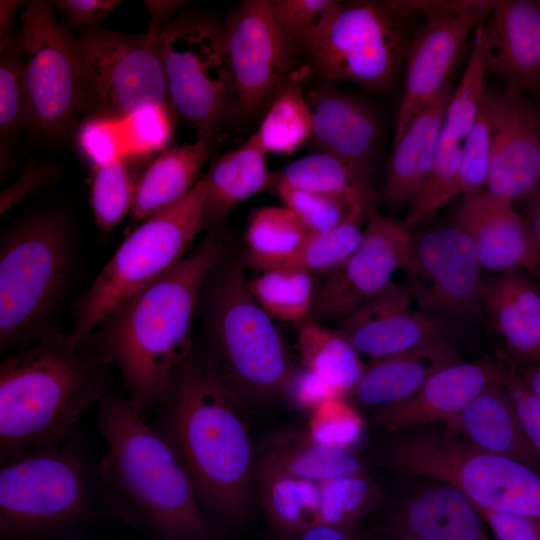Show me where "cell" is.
Instances as JSON below:
<instances>
[{"instance_id":"cell-1","label":"cell","mask_w":540,"mask_h":540,"mask_svg":"<svg viewBox=\"0 0 540 540\" xmlns=\"http://www.w3.org/2000/svg\"><path fill=\"white\" fill-rule=\"evenodd\" d=\"M225 252L218 227L169 271L114 310L86 348L120 371L126 397L144 417L154 412L192 353V321L206 280Z\"/></svg>"},{"instance_id":"cell-2","label":"cell","mask_w":540,"mask_h":540,"mask_svg":"<svg viewBox=\"0 0 540 540\" xmlns=\"http://www.w3.org/2000/svg\"><path fill=\"white\" fill-rule=\"evenodd\" d=\"M153 413L151 424L176 453L204 511L216 522L243 525L256 468L248 408L191 353Z\"/></svg>"},{"instance_id":"cell-3","label":"cell","mask_w":540,"mask_h":540,"mask_svg":"<svg viewBox=\"0 0 540 540\" xmlns=\"http://www.w3.org/2000/svg\"><path fill=\"white\" fill-rule=\"evenodd\" d=\"M98 406L107 450L95 480L108 509L155 540H221V525L204 511L176 453L146 417L111 392Z\"/></svg>"},{"instance_id":"cell-4","label":"cell","mask_w":540,"mask_h":540,"mask_svg":"<svg viewBox=\"0 0 540 540\" xmlns=\"http://www.w3.org/2000/svg\"><path fill=\"white\" fill-rule=\"evenodd\" d=\"M108 365L69 334L50 330L0 364V462L60 446L108 391Z\"/></svg>"},{"instance_id":"cell-5","label":"cell","mask_w":540,"mask_h":540,"mask_svg":"<svg viewBox=\"0 0 540 540\" xmlns=\"http://www.w3.org/2000/svg\"><path fill=\"white\" fill-rule=\"evenodd\" d=\"M241 259L225 252L209 274L198 309L204 325L202 362L247 408L288 389V351L273 318L253 298Z\"/></svg>"},{"instance_id":"cell-6","label":"cell","mask_w":540,"mask_h":540,"mask_svg":"<svg viewBox=\"0 0 540 540\" xmlns=\"http://www.w3.org/2000/svg\"><path fill=\"white\" fill-rule=\"evenodd\" d=\"M205 196L203 177L183 198L149 216L130 232L76 301L72 329L68 333L73 343L83 346L123 302L184 257L202 231Z\"/></svg>"},{"instance_id":"cell-7","label":"cell","mask_w":540,"mask_h":540,"mask_svg":"<svg viewBox=\"0 0 540 540\" xmlns=\"http://www.w3.org/2000/svg\"><path fill=\"white\" fill-rule=\"evenodd\" d=\"M70 270V238L60 216L42 214L5 233L0 250L1 352L26 347L50 331L46 324Z\"/></svg>"},{"instance_id":"cell-8","label":"cell","mask_w":540,"mask_h":540,"mask_svg":"<svg viewBox=\"0 0 540 540\" xmlns=\"http://www.w3.org/2000/svg\"><path fill=\"white\" fill-rule=\"evenodd\" d=\"M382 457L398 471L458 488L476 506L540 522V473L515 459L481 450L448 428L398 437Z\"/></svg>"},{"instance_id":"cell-9","label":"cell","mask_w":540,"mask_h":540,"mask_svg":"<svg viewBox=\"0 0 540 540\" xmlns=\"http://www.w3.org/2000/svg\"><path fill=\"white\" fill-rule=\"evenodd\" d=\"M96 480L69 442L30 450L1 462L2 540H30L80 523L89 513Z\"/></svg>"},{"instance_id":"cell-10","label":"cell","mask_w":540,"mask_h":540,"mask_svg":"<svg viewBox=\"0 0 540 540\" xmlns=\"http://www.w3.org/2000/svg\"><path fill=\"white\" fill-rule=\"evenodd\" d=\"M402 19L382 3H339L301 50L319 78L389 91L411 43Z\"/></svg>"},{"instance_id":"cell-11","label":"cell","mask_w":540,"mask_h":540,"mask_svg":"<svg viewBox=\"0 0 540 540\" xmlns=\"http://www.w3.org/2000/svg\"><path fill=\"white\" fill-rule=\"evenodd\" d=\"M50 2H26L20 15L28 127L56 134L87 105L77 36L61 25Z\"/></svg>"},{"instance_id":"cell-12","label":"cell","mask_w":540,"mask_h":540,"mask_svg":"<svg viewBox=\"0 0 540 540\" xmlns=\"http://www.w3.org/2000/svg\"><path fill=\"white\" fill-rule=\"evenodd\" d=\"M95 115L126 120L137 110L164 105L167 79L160 35H131L91 27L77 36Z\"/></svg>"},{"instance_id":"cell-13","label":"cell","mask_w":540,"mask_h":540,"mask_svg":"<svg viewBox=\"0 0 540 540\" xmlns=\"http://www.w3.org/2000/svg\"><path fill=\"white\" fill-rule=\"evenodd\" d=\"M160 41L173 108L198 135L214 136L233 97L223 27L204 19L175 21Z\"/></svg>"},{"instance_id":"cell-14","label":"cell","mask_w":540,"mask_h":540,"mask_svg":"<svg viewBox=\"0 0 540 540\" xmlns=\"http://www.w3.org/2000/svg\"><path fill=\"white\" fill-rule=\"evenodd\" d=\"M496 2L383 1L388 10L403 19L420 13L426 20L408 49L394 142L416 113L449 82V74L466 38L473 28L489 16Z\"/></svg>"},{"instance_id":"cell-15","label":"cell","mask_w":540,"mask_h":540,"mask_svg":"<svg viewBox=\"0 0 540 540\" xmlns=\"http://www.w3.org/2000/svg\"><path fill=\"white\" fill-rule=\"evenodd\" d=\"M255 487L274 533L315 526L356 531L380 500L379 489L368 474L312 480L255 468Z\"/></svg>"},{"instance_id":"cell-16","label":"cell","mask_w":540,"mask_h":540,"mask_svg":"<svg viewBox=\"0 0 540 540\" xmlns=\"http://www.w3.org/2000/svg\"><path fill=\"white\" fill-rule=\"evenodd\" d=\"M403 271L412 300L429 316L455 327L482 308V267L471 239L454 224L415 237Z\"/></svg>"},{"instance_id":"cell-17","label":"cell","mask_w":540,"mask_h":540,"mask_svg":"<svg viewBox=\"0 0 540 540\" xmlns=\"http://www.w3.org/2000/svg\"><path fill=\"white\" fill-rule=\"evenodd\" d=\"M414 240L403 221L368 206L359 244L325 275L309 320L338 322L387 290L394 272L407 265Z\"/></svg>"},{"instance_id":"cell-18","label":"cell","mask_w":540,"mask_h":540,"mask_svg":"<svg viewBox=\"0 0 540 540\" xmlns=\"http://www.w3.org/2000/svg\"><path fill=\"white\" fill-rule=\"evenodd\" d=\"M223 31L237 110L251 115L294 74L298 49L279 28L265 0L242 2L226 18Z\"/></svg>"},{"instance_id":"cell-19","label":"cell","mask_w":540,"mask_h":540,"mask_svg":"<svg viewBox=\"0 0 540 540\" xmlns=\"http://www.w3.org/2000/svg\"><path fill=\"white\" fill-rule=\"evenodd\" d=\"M492 145L485 189L512 202L540 185V121L522 91L492 95Z\"/></svg>"},{"instance_id":"cell-20","label":"cell","mask_w":540,"mask_h":540,"mask_svg":"<svg viewBox=\"0 0 540 540\" xmlns=\"http://www.w3.org/2000/svg\"><path fill=\"white\" fill-rule=\"evenodd\" d=\"M404 285L392 284L337 323V329L360 355L373 359L412 350L430 341L449 338L454 326L410 308Z\"/></svg>"},{"instance_id":"cell-21","label":"cell","mask_w":540,"mask_h":540,"mask_svg":"<svg viewBox=\"0 0 540 540\" xmlns=\"http://www.w3.org/2000/svg\"><path fill=\"white\" fill-rule=\"evenodd\" d=\"M453 224L471 239L482 269L534 273L539 265L528 228L513 202L486 189L463 196Z\"/></svg>"},{"instance_id":"cell-22","label":"cell","mask_w":540,"mask_h":540,"mask_svg":"<svg viewBox=\"0 0 540 540\" xmlns=\"http://www.w3.org/2000/svg\"><path fill=\"white\" fill-rule=\"evenodd\" d=\"M506 371L489 361L455 362L435 372L409 398L376 408L373 421L390 432L446 421L490 386L502 381Z\"/></svg>"},{"instance_id":"cell-23","label":"cell","mask_w":540,"mask_h":540,"mask_svg":"<svg viewBox=\"0 0 540 540\" xmlns=\"http://www.w3.org/2000/svg\"><path fill=\"white\" fill-rule=\"evenodd\" d=\"M489 71L504 89L522 91L540 83V5L499 0L481 22Z\"/></svg>"},{"instance_id":"cell-24","label":"cell","mask_w":540,"mask_h":540,"mask_svg":"<svg viewBox=\"0 0 540 540\" xmlns=\"http://www.w3.org/2000/svg\"><path fill=\"white\" fill-rule=\"evenodd\" d=\"M306 98L313 118L310 140L316 152L336 156L370 177L380 143L373 110L360 99L332 88H319Z\"/></svg>"},{"instance_id":"cell-25","label":"cell","mask_w":540,"mask_h":540,"mask_svg":"<svg viewBox=\"0 0 540 540\" xmlns=\"http://www.w3.org/2000/svg\"><path fill=\"white\" fill-rule=\"evenodd\" d=\"M379 533L420 540H491L470 499L445 483L400 504L380 526Z\"/></svg>"},{"instance_id":"cell-26","label":"cell","mask_w":540,"mask_h":540,"mask_svg":"<svg viewBox=\"0 0 540 540\" xmlns=\"http://www.w3.org/2000/svg\"><path fill=\"white\" fill-rule=\"evenodd\" d=\"M451 93L448 82L416 113L399 139L394 142L384 189L386 201L394 210L411 204L433 169Z\"/></svg>"},{"instance_id":"cell-27","label":"cell","mask_w":540,"mask_h":540,"mask_svg":"<svg viewBox=\"0 0 540 540\" xmlns=\"http://www.w3.org/2000/svg\"><path fill=\"white\" fill-rule=\"evenodd\" d=\"M481 305L492 327L517 358L540 363V284L524 270L483 280Z\"/></svg>"},{"instance_id":"cell-28","label":"cell","mask_w":540,"mask_h":540,"mask_svg":"<svg viewBox=\"0 0 540 540\" xmlns=\"http://www.w3.org/2000/svg\"><path fill=\"white\" fill-rule=\"evenodd\" d=\"M503 380L446 420L447 428L481 450L515 459L540 473V457Z\"/></svg>"},{"instance_id":"cell-29","label":"cell","mask_w":540,"mask_h":540,"mask_svg":"<svg viewBox=\"0 0 540 540\" xmlns=\"http://www.w3.org/2000/svg\"><path fill=\"white\" fill-rule=\"evenodd\" d=\"M449 338L422 344L399 354L370 360L351 392L360 403L376 408L414 395L441 368L458 362Z\"/></svg>"},{"instance_id":"cell-30","label":"cell","mask_w":540,"mask_h":540,"mask_svg":"<svg viewBox=\"0 0 540 540\" xmlns=\"http://www.w3.org/2000/svg\"><path fill=\"white\" fill-rule=\"evenodd\" d=\"M256 468L312 480L367 474V467L351 446L331 445L307 432H278L256 448Z\"/></svg>"},{"instance_id":"cell-31","label":"cell","mask_w":540,"mask_h":540,"mask_svg":"<svg viewBox=\"0 0 540 540\" xmlns=\"http://www.w3.org/2000/svg\"><path fill=\"white\" fill-rule=\"evenodd\" d=\"M213 142L212 135H198L194 143L165 149L149 164L136 181L130 210L134 224L174 204L190 191Z\"/></svg>"},{"instance_id":"cell-32","label":"cell","mask_w":540,"mask_h":540,"mask_svg":"<svg viewBox=\"0 0 540 540\" xmlns=\"http://www.w3.org/2000/svg\"><path fill=\"white\" fill-rule=\"evenodd\" d=\"M265 153L252 137L241 147L222 155L204 176L206 196L202 230L218 227L236 206L272 188L273 173Z\"/></svg>"},{"instance_id":"cell-33","label":"cell","mask_w":540,"mask_h":540,"mask_svg":"<svg viewBox=\"0 0 540 540\" xmlns=\"http://www.w3.org/2000/svg\"><path fill=\"white\" fill-rule=\"evenodd\" d=\"M276 184L336 197L350 206L372 205L370 177L325 152L305 155L273 173L272 187Z\"/></svg>"},{"instance_id":"cell-34","label":"cell","mask_w":540,"mask_h":540,"mask_svg":"<svg viewBox=\"0 0 540 540\" xmlns=\"http://www.w3.org/2000/svg\"><path fill=\"white\" fill-rule=\"evenodd\" d=\"M297 349L305 368L344 395L353 391L366 368L359 352L337 328H327L312 320L302 324Z\"/></svg>"},{"instance_id":"cell-35","label":"cell","mask_w":540,"mask_h":540,"mask_svg":"<svg viewBox=\"0 0 540 540\" xmlns=\"http://www.w3.org/2000/svg\"><path fill=\"white\" fill-rule=\"evenodd\" d=\"M310 234L286 206L257 208L250 215L245 233L248 249L241 262L257 272L271 268L293 254Z\"/></svg>"},{"instance_id":"cell-36","label":"cell","mask_w":540,"mask_h":540,"mask_svg":"<svg viewBox=\"0 0 540 540\" xmlns=\"http://www.w3.org/2000/svg\"><path fill=\"white\" fill-rule=\"evenodd\" d=\"M312 129V112L294 73L272 99L251 137L265 154L289 155L311 138Z\"/></svg>"},{"instance_id":"cell-37","label":"cell","mask_w":540,"mask_h":540,"mask_svg":"<svg viewBox=\"0 0 540 540\" xmlns=\"http://www.w3.org/2000/svg\"><path fill=\"white\" fill-rule=\"evenodd\" d=\"M315 276L295 269L271 268L260 271L247 284L253 298L272 318L299 323L310 319L320 287Z\"/></svg>"},{"instance_id":"cell-38","label":"cell","mask_w":540,"mask_h":540,"mask_svg":"<svg viewBox=\"0 0 540 540\" xmlns=\"http://www.w3.org/2000/svg\"><path fill=\"white\" fill-rule=\"evenodd\" d=\"M366 209L364 206L353 207L335 228L325 233L310 234L293 254L271 268H288L314 275H327L359 244Z\"/></svg>"},{"instance_id":"cell-39","label":"cell","mask_w":540,"mask_h":540,"mask_svg":"<svg viewBox=\"0 0 540 540\" xmlns=\"http://www.w3.org/2000/svg\"><path fill=\"white\" fill-rule=\"evenodd\" d=\"M488 56L481 25L474 33L471 54L465 71L451 93L443 123L442 140L463 143L477 117L487 88Z\"/></svg>"},{"instance_id":"cell-40","label":"cell","mask_w":540,"mask_h":540,"mask_svg":"<svg viewBox=\"0 0 540 540\" xmlns=\"http://www.w3.org/2000/svg\"><path fill=\"white\" fill-rule=\"evenodd\" d=\"M24 45L20 33L0 38V132L1 158L7 141L28 127L24 89Z\"/></svg>"},{"instance_id":"cell-41","label":"cell","mask_w":540,"mask_h":540,"mask_svg":"<svg viewBox=\"0 0 540 540\" xmlns=\"http://www.w3.org/2000/svg\"><path fill=\"white\" fill-rule=\"evenodd\" d=\"M492 95L486 88L474 124L462 146L457 176L444 194L440 208L458 195L485 188L492 145Z\"/></svg>"},{"instance_id":"cell-42","label":"cell","mask_w":540,"mask_h":540,"mask_svg":"<svg viewBox=\"0 0 540 540\" xmlns=\"http://www.w3.org/2000/svg\"><path fill=\"white\" fill-rule=\"evenodd\" d=\"M135 185L124 155L94 168L90 200L95 224L100 230H113L130 212Z\"/></svg>"},{"instance_id":"cell-43","label":"cell","mask_w":540,"mask_h":540,"mask_svg":"<svg viewBox=\"0 0 540 540\" xmlns=\"http://www.w3.org/2000/svg\"><path fill=\"white\" fill-rule=\"evenodd\" d=\"M284 206L289 208L311 234L325 233L339 225L355 206L345 201L311 191L276 184Z\"/></svg>"},{"instance_id":"cell-44","label":"cell","mask_w":540,"mask_h":540,"mask_svg":"<svg viewBox=\"0 0 540 540\" xmlns=\"http://www.w3.org/2000/svg\"><path fill=\"white\" fill-rule=\"evenodd\" d=\"M334 0H272V16L288 39L301 50L339 4Z\"/></svg>"},{"instance_id":"cell-45","label":"cell","mask_w":540,"mask_h":540,"mask_svg":"<svg viewBox=\"0 0 540 540\" xmlns=\"http://www.w3.org/2000/svg\"><path fill=\"white\" fill-rule=\"evenodd\" d=\"M361 430V421L343 397L330 398L313 409L307 433L331 445L351 446Z\"/></svg>"},{"instance_id":"cell-46","label":"cell","mask_w":540,"mask_h":540,"mask_svg":"<svg viewBox=\"0 0 540 540\" xmlns=\"http://www.w3.org/2000/svg\"><path fill=\"white\" fill-rule=\"evenodd\" d=\"M130 150L147 154L165 148L172 135V124L164 105L143 107L126 120Z\"/></svg>"},{"instance_id":"cell-47","label":"cell","mask_w":540,"mask_h":540,"mask_svg":"<svg viewBox=\"0 0 540 540\" xmlns=\"http://www.w3.org/2000/svg\"><path fill=\"white\" fill-rule=\"evenodd\" d=\"M116 122L94 115L78 131L79 148L94 168L123 156L121 134Z\"/></svg>"},{"instance_id":"cell-48","label":"cell","mask_w":540,"mask_h":540,"mask_svg":"<svg viewBox=\"0 0 540 540\" xmlns=\"http://www.w3.org/2000/svg\"><path fill=\"white\" fill-rule=\"evenodd\" d=\"M503 382L515 404L525 432L540 457V399L513 369H507Z\"/></svg>"},{"instance_id":"cell-49","label":"cell","mask_w":540,"mask_h":540,"mask_svg":"<svg viewBox=\"0 0 540 540\" xmlns=\"http://www.w3.org/2000/svg\"><path fill=\"white\" fill-rule=\"evenodd\" d=\"M474 506L489 525L496 540H540L539 521L519 514Z\"/></svg>"},{"instance_id":"cell-50","label":"cell","mask_w":540,"mask_h":540,"mask_svg":"<svg viewBox=\"0 0 540 540\" xmlns=\"http://www.w3.org/2000/svg\"><path fill=\"white\" fill-rule=\"evenodd\" d=\"M288 389H291L297 403L312 410L325 400L344 395L324 378L305 367L291 376Z\"/></svg>"},{"instance_id":"cell-51","label":"cell","mask_w":540,"mask_h":540,"mask_svg":"<svg viewBox=\"0 0 540 540\" xmlns=\"http://www.w3.org/2000/svg\"><path fill=\"white\" fill-rule=\"evenodd\" d=\"M61 10L66 20L79 28H91L121 2L116 0H57L50 2Z\"/></svg>"},{"instance_id":"cell-52","label":"cell","mask_w":540,"mask_h":540,"mask_svg":"<svg viewBox=\"0 0 540 540\" xmlns=\"http://www.w3.org/2000/svg\"><path fill=\"white\" fill-rule=\"evenodd\" d=\"M54 174L53 166L48 163H35L27 167L11 186L2 191L1 215L20 199L51 181Z\"/></svg>"},{"instance_id":"cell-53","label":"cell","mask_w":540,"mask_h":540,"mask_svg":"<svg viewBox=\"0 0 540 540\" xmlns=\"http://www.w3.org/2000/svg\"><path fill=\"white\" fill-rule=\"evenodd\" d=\"M273 540H361L355 531L332 526H315L291 533H274Z\"/></svg>"},{"instance_id":"cell-54","label":"cell","mask_w":540,"mask_h":540,"mask_svg":"<svg viewBox=\"0 0 540 540\" xmlns=\"http://www.w3.org/2000/svg\"><path fill=\"white\" fill-rule=\"evenodd\" d=\"M521 213L528 228L540 271V185L524 200Z\"/></svg>"},{"instance_id":"cell-55","label":"cell","mask_w":540,"mask_h":540,"mask_svg":"<svg viewBox=\"0 0 540 540\" xmlns=\"http://www.w3.org/2000/svg\"><path fill=\"white\" fill-rule=\"evenodd\" d=\"M149 14L150 23L148 33L159 36L169 17L182 5L181 1H144Z\"/></svg>"},{"instance_id":"cell-56","label":"cell","mask_w":540,"mask_h":540,"mask_svg":"<svg viewBox=\"0 0 540 540\" xmlns=\"http://www.w3.org/2000/svg\"><path fill=\"white\" fill-rule=\"evenodd\" d=\"M22 1L18 0H1L0 1V38L11 33V25L14 20L15 13L22 5Z\"/></svg>"},{"instance_id":"cell-57","label":"cell","mask_w":540,"mask_h":540,"mask_svg":"<svg viewBox=\"0 0 540 540\" xmlns=\"http://www.w3.org/2000/svg\"><path fill=\"white\" fill-rule=\"evenodd\" d=\"M519 375L531 391L540 399V363L527 364L520 369Z\"/></svg>"},{"instance_id":"cell-58","label":"cell","mask_w":540,"mask_h":540,"mask_svg":"<svg viewBox=\"0 0 540 540\" xmlns=\"http://www.w3.org/2000/svg\"><path fill=\"white\" fill-rule=\"evenodd\" d=\"M379 540H420V539L407 536V535H382L381 539Z\"/></svg>"},{"instance_id":"cell-59","label":"cell","mask_w":540,"mask_h":540,"mask_svg":"<svg viewBox=\"0 0 540 540\" xmlns=\"http://www.w3.org/2000/svg\"><path fill=\"white\" fill-rule=\"evenodd\" d=\"M535 276L536 281L540 284V271H536L533 273Z\"/></svg>"},{"instance_id":"cell-60","label":"cell","mask_w":540,"mask_h":540,"mask_svg":"<svg viewBox=\"0 0 540 540\" xmlns=\"http://www.w3.org/2000/svg\"><path fill=\"white\" fill-rule=\"evenodd\" d=\"M538 116H539V121H540V114H538Z\"/></svg>"},{"instance_id":"cell-61","label":"cell","mask_w":540,"mask_h":540,"mask_svg":"<svg viewBox=\"0 0 540 540\" xmlns=\"http://www.w3.org/2000/svg\"><path fill=\"white\" fill-rule=\"evenodd\" d=\"M537 3H538V4L540 5V1H539V2H537Z\"/></svg>"}]
</instances>
